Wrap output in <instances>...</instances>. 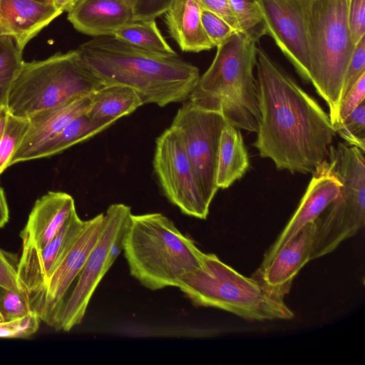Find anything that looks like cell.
Listing matches in <instances>:
<instances>
[{
    "label": "cell",
    "instance_id": "obj_1",
    "mask_svg": "<svg viewBox=\"0 0 365 365\" xmlns=\"http://www.w3.org/2000/svg\"><path fill=\"white\" fill-rule=\"evenodd\" d=\"M256 66L260 119L253 146L278 170L312 173L336 134L329 114L261 48Z\"/></svg>",
    "mask_w": 365,
    "mask_h": 365
},
{
    "label": "cell",
    "instance_id": "obj_2",
    "mask_svg": "<svg viewBox=\"0 0 365 365\" xmlns=\"http://www.w3.org/2000/svg\"><path fill=\"white\" fill-rule=\"evenodd\" d=\"M95 76L105 85L133 89L143 105L164 107L189 99L199 78V69L173 54L148 51L113 35L93 37L77 49Z\"/></svg>",
    "mask_w": 365,
    "mask_h": 365
},
{
    "label": "cell",
    "instance_id": "obj_3",
    "mask_svg": "<svg viewBox=\"0 0 365 365\" xmlns=\"http://www.w3.org/2000/svg\"><path fill=\"white\" fill-rule=\"evenodd\" d=\"M256 42L235 31L217 46L208 69L189 96V101L207 110L220 113L240 130L256 133L260 119L257 80Z\"/></svg>",
    "mask_w": 365,
    "mask_h": 365
},
{
    "label": "cell",
    "instance_id": "obj_4",
    "mask_svg": "<svg viewBox=\"0 0 365 365\" xmlns=\"http://www.w3.org/2000/svg\"><path fill=\"white\" fill-rule=\"evenodd\" d=\"M123 251L130 275L153 291L178 287L186 274L201 265L205 255L160 212L131 215Z\"/></svg>",
    "mask_w": 365,
    "mask_h": 365
},
{
    "label": "cell",
    "instance_id": "obj_5",
    "mask_svg": "<svg viewBox=\"0 0 365 365\" xmlns=\"http://www.w3.org/2000/svg\"><path fill=\"white\" fill-rule=\"evenodd\" d=\"M178 288L196 307H213L249 320L292 319L284 297L254 277H247L205 253L201 265L186 274Z\"/></svg>",
    "mask_w": 365,
    "mask_h": 365
},
{
    "label": "cell",
    "instance_id": "obj_6",
    "mask_svg": "<svg viewBox=\"0 0 365 365\" xmlns=\"http://www.w3.org/2000/svg\"><path fill=\"white\" fill-rule=\"evenodd\" d=\"M349 0H314L305 19L310 83L329 108L333 128L339 111L346 71L355 46L348 27Z\"/></svg>",
    "mask_w": 365,
    "mask_h": 365
},
{
    "label": "cell",
    "instance_id": "obj_7",
    "mask_svg": "<svg viewBox=\"0 0 365 365\" xmlns=\"http://www.w3.org/2000/svg\"><path fill=\"white\" fill-rule=\"evenodd\" d=\"M103 85L76 50L24 62L9 93L6 109L29 119L33 115L93 93Z\"/></svg>",
    "mask_w": 365,
    "mask_h": 365
},
{
    "label": "cell",
    "instance_id": "obj_8",
    "mask_svg": "<svg viewBox=\"0 0 365 365\" xmlns=\"http://www.w3.org/2000/svg\"><path fill=\"white\" fill-rule=\"evenodd\" d=\"M132 215L122 203L110 205L104 212V224L98 242L89 254L78 281L56 314L51 327L68 331L79 324L103 277L121 251L125 230Z\"/></svg>",
    "mask_w": 365,
    "mask_h": 365
},
{
    "label": "cell",
    "instance_id": "obj_9",
    "mask_svg": "<svg viewBox=\"0 0 365 365\" xmlns=\"http://www.w3.org/2000/svg\"><path fill=\"white\" fill-rule=\"evenodd\" d=\"M227 124L220 113L186 101L169 128L180 142L199 190L209 206L219 190L216 185L219 143Z\"/></svg>",
    "mask_w": 365,
    "mask_h": 365
},
{
    "label": "cell",
    "instance_id": "obj_10",
    "mask_svg": "<svg viewBox=\"0 0 365 365\" xmlns=\"http://www.w3.org/2000/svg\"><path fill=\"white\" fill-rule=\"evenodd\" d=\"M153 169L167 199L182 213L205 220L207 205L199 190L184 149L170 128L156 139Z\"/></svg>",
    "mask_w": 365,
    "mask_h": 365
},
{
    "label": "cell",
    "instance_id": "obj_11",
    "mask_svg": "<svg viewBox=\"0 0 365 365\" xmlns=\"http://www.w3.org/2000/svg\"><path fill=\"white\" fill-rule=\"evenodd\" d=\"M103 224L104 212L86 220L83 230L61 263L41 287L29 295L31 309L49 326L51 327L69 287L79 275L98 242Z\"/></svg>",
    "mask_w": 365,
    "mask_h": 365
},
{
    "label": "cell",
    "instance_id": "obj_12",
    "mask_svg": "<svg viewBox=\"0 0 365 365\" xmlns=\"http://www.w3.org/2000/svg\"><path fill=\"white\" fill-rule=\"evenodd\" d=\"M267 35L275 41L296 71L310 83L305 19L314 0H259Z\"/></svg>",
    "mask_w": 365,
    "mask_h": 365
},
{
    "label": "cell",
    "instance_id": "obj_13",
    "mask_svg": "<svg viewBox=\"0 0 365 365\" xmlns=\"http://www.w3.org/2000/svg\"><path fill=\"white\" fill-rule=\"evenodd\" d=\"M74 209L56 235L43 248L23 247L16 271L19 282L28 295L38 290L67 255L83 230Z\"/></svg>",
    "mask_w": 365,
    "mask_h": 365
},
{
    "label": "cell",
    "instance_id": "obj_14",
    "mask_svg": "<svg viewBox=\"0 0 365 365\" xmlns=\"http://www.w3.org/2000/svg\"><path fill=\"white\" fill-rule=\"evenodd\" d=\"M312 174V179L298 207L275 242L264 254L260 266L265 265L302 227L314 222L339 195L341 183L331 170L327 160L323 161Z\"/></svg>",
    "mask_w": 365,
    "mask_h": 365
},
{
    "label": "cell",
    "instance_id": "obj_15",
    "mask_svg": "<svg viewBox=\"0 0 365 365\" xmlns=\"http://www.w3.org/2000/svg\"><path fill=\"white\" fill-rule=\"evenodd\" d=\"M314 232V222L305 225L265 265L259 266L252 277L284 297L300 269L311 260Z\"/></svg>",
    "mask_w": 365,
    "mask_h": 365
},
{
    "label": "cell",
    "instance_id": "obj_16",
    "mask_svg": "<svg viewBox=\"0 0 365 365\" xmlns=\"http://www.w3.org/2000/svg\"><path fill=\"white\" fill-rule=\"evenodd\" d=\"M91 97L92 93L78 97L31 116L27 133L11 157L9 167L27 161L32 152L57 135L73 119L86 114L90 108Z\"/></svg>",
    "mask_w": 365,
    "mask_h": 365
},
{
    "label": "cell",
    "instance_id": "obj_17",
    "mask_svg": "<svg viewBox=\"0 0 365 365\" xmlns=\"http://www.w3.org/2000/svg\"><path fill=\"white\" fill-rule=\"evenodd\" d=\"M62 12L35 0H0V36H11L23 51L26 44Z\"/></svg>",
    "mask_w": 365,
    "mask_h": 365
},
{
    "label": "cell",
    "instance_id": "obj_18",
    "mask_svg": "<svg viewBox=\"0 0 365 365\" xmlns=\"http://www.w3.org/2000/svg\"><path fill=\"white\" fill-rule=\"evenodd\" d=\"M76 209L71 195L49 191L38 199L20 232L22 247L41 249L58 233L71 212Z\"/></svg>",
    "mask_w": 365,
    "mask_h": 365
},
{
    "label": "cell",
    "instance_id": "obj_19",
    "mask_svg": "<svg viewBox=\"0 0 365 365\" xmlns=\"http://www.w3.org/2000/svg\"><path fill=\"white\" fill-rule=\"evenodd\" d=\"M68 19L84 34L108 36L133 21V7L126 0H80L68 13Z\"/></svg>",
    "mask_w": 365,
    "mask_h": 365
},
{
    "label": "cell",
    "instance_id": "obj_20",
    "mask_svg": "<svg viewBox=\"0 0 365 365\" xmlns=\"http://www.w3.org/2000/svg\"><path fill=\"white\" fill-rule=\"evenodd\" d=\"M197 0H175L165 13L171 37L182 51L200 52L214 47L203 29Z\"/></svg>",
    "mask_w": 365,
    "mask_h": 365
},
{
    "label": "cell",
    "instance_id": "obj_21",
    "mask_svg": "<svg viewBox=\"0 0 365 365\" xmlns=\"http://www.w3.org/2000/svg\"><path fill=\"white\" fill-rule=\"evenodd\" d=\"M143 105L133 89L118 84L105 85L92 93L91 106L86 115L93 122L108 128Z\"/></svg>",
    "mask_w": 365,
    "mask_h": 365
},
{
    "label": "cell",
    "instance_id": "obj_22",
    "mask_svg": "<svg viewBox=\"0 0 365 365\" xmlns=\"http://www.w3.org/2000/svg\"><path fill=\"white\" fill-rule=\"evenodd\" d=\"M249 167V155L240 130L227 123L220 138L216 172L217 187L228 188L244 176Z\"/></svg>",
    "mask_w": 365,
    "mask_h": 365
},
{
    "label": "cell",
    "instance_id": "obj_23",
    "mask_svg": "<svg viewBox=\"0 0 365 365\" xmlns=\"http://www.w3.org/2000/svg\"><path fill=\"white\" fill-rule=\"evenodd\" d=\"M107 128L106 125L93 122L86 114L81 115L32 152L28 160L58 154L78 143L88 140Z\"/></svg>",
    "mask_w": 365,
    "mask_h": 365
},
{
    "label": "cell",
    "instance_id": "obj_24",
    "mask_svg": "<svg viewBox=\"0 0 365 365\" xmlns=\"http://www.w3.org/2000/svg\"><path fill=\"white\" fill-rule=\"evenodd\" d=\"M112 35L148 51L175 53L160 32L155 19L131 21L114 31Z\"/></svg>",
    "mask_w": 365,
    "mask_h": 365
},
{
    "label": "cell",
    "instance_id": "obj_25",
    "mask_svg": "<svg viewBox=\"0 0 365 365\" xmlns=\"http://www.w3.org/2000/svg\"><path fill=\"white\" fill-rule=\"evenodd\" d=\"M22 52L9 36H0V107L6 108L12 85L24 63Z\"/></svg>",
    "mask_w": 365,
    "mask_h": 365
},
{
    "label": "cell",
    "instance_id": "obj_26",
    "mask_svg": "<svg viewBox=\"0 0 365 365\" xmlns=\"http://www.w3.org/2000/svg\"><path fill=\"white\" fill-rule=\"evenodd\" d=\"M240 32L257 42L267 35V25L259 0H229Z\"/></svg>",
    "mask_w": 365,
    "mask_h": 365
},
{
    "label": "cell",
    "instance_id": "obj_27",
    "mask_svg": "<svg viewBox=\"0 0 365 365\" xmlns=\"http://www.w3.org/2000/svg\"><path fill=\"white\" fill-rule=\"evenodd\" d=\"M29 127V119L7 112L0 138V175L9 167L11 157L20 145Z\"/></svg>",
    "mask_w": 365,
    "mask_h": 365
},
{
    "label": "cell",
    "instance_id": "obj_28",
    "mask_svg": "<svg viewBox=\"0 0 365 365\" xmlns=\"http://www.w3.org/2000/svg\"><path fill=\"white\" fill-rule=\"evenodd\" d=\"M336 133L345 143L365 151V101H362L346 118L334 127Z\"/></svg>",
    "mask_w": 365,
    "mask_h": 365
},
{
    "label": "cell",
    "instance_id": "obj_29",
    "mask_svg": "<svg viewBox=\"0 0 365 365\" xmlns=\"http://www.w3.org/2000/svg\"><path fill=\"white\" fill-rule=\"evenodd\" d=\"M40 321L38 314L31 310L21 317L0 322V338H27L37 331Z\"/></svg>",
    "mask_w": 365,
    "mask_h": 365
},
{
    "label": "cell",
    "instance_id": "obj_30",
    "mask_svg": "<svg viewBox=\"0 0 365 365\" xmlns=\"http://www.w3.org/2000/svg\"><path fill=\"white\" fill-rule=\"evenodd\" d=\"M200 16L205 33L214 46H220L237 31L212 11L201 9Z\"/></svg>",
    "mask_w": 365,
    "mask_h": 365
},
{
    "label": "cell",
    "instance_id": "obj_31",
    "mask_svg": "<svg viewBox=\"0 0 365 365\" xmlns=\"http://www.w3.org/2000/svg\"><path fill=\"white\" fill-rule=\"evenodd\" d=\"M0 312L4 321H9L27 314L31 309L29 298L1 287Z\"/></svg>",
    "mask_w": 365,
    "mask_h": 365
},
{
    "label": "cell",
    "instance_id": "obj_32",
    "mask_svg": "<svg viewBox=\"0 0 365 365\" xmlns=\"http://www.w3.org/2000/svg\"><path fill=\"white\" fill-rule=\"evenodd\" d=\"M364 73H365V36L355 46L349 63L344 78L342 100Z\"/></svg>",
    "mask_w": 365,
    "mask_h": 365
},
{
    "label": "cell",
    "instance_id": "obj_33",
    "mask_svg": "<svg viewBox=\"0 0 365 365\" xmlns=\"http://www.w3.org/2000/svg\"><path fill=\"white\" fill-rule=\"evenodd\" d=\"M347 21L351 41L356 46L365 36V0H349Z\"/></svg>",
    "mask_w": 365,
    "mask_h": 365
},
{
    "label": "cell",
    "instance_id": "obj_34",
    "mask_svg": "<svg viewBox=\"0 0 365 365\" xmlns=\"http://www.w3.org/2000/svg\"><path fill=\"white\" fill-rule=\"evenodd\" d=\"M175 0H136L133 6V21L155 19L165 14Z\"/></svg>",
    "mask_w": 365,
    "mask_h": 365
},
{
    "label": "cell",
    "instance_id": "obj_35",
    "mask_svg": "<svg viewBox=\"0 0 365 365\" xmlns=\"http://www.w3.org/2000/svg\"><path fill=\"white\" fill-rule=\"evenodd\" d=\"M0 287L9 289L29 298L19 282L16 268L9 260L5 252L1 248Z\"/></svg>",
    "mask_w": 365,
    "mask_h": 365
},
{
    "label": "cell",
    "instance_id": "obj_36",
    "mask_svg": "<svg viewBox=\"0 0 365 365\" xmlns=\"http://www.w3.org/2000/svg\"><path fill=\"white\" fill-rule=\"evenodd\" d=\"M364 96L365 73L362 74L354 86L343 98L339 111V123L346 118L362 101H364Z\"/></svg>",
    "mask_w": 365,
    "mask_h": 365
},
{
    "label": "cell",
    "instance_id": "obj_37",
    "mask_svg": "<svg viewBox=\"0 0 365 365\" xmlns=\"http://www.w3.org/2000/svg\"><path fill=\"white\" fill-rule=\"evenodd\" d=\"M197 1L201 9L213 12L225 20L233 29L240 31L229 0H197Z\"/></svg>",
    "mask_w": 365,
    "mask_h": 365
},
{
    "label": "cell",
    "instance_id": "obj_38",
    "mask_svg": "<svg viewBox=\"0 0 365 365\" xmlns=\"http://www.w3.org/2000/svg\"><path fill=\"white\" fill-rule=\"evenodd\" d=\"M9 218V207L3 188L0 186V228L4 227Z\"/></svg>",
    "mask_w": 365,
    "mask_h": 365
},
{
    "label": "cell",
    "instance_id": "obj_39",
    "mask_svg": "<svg viewBox=\"0 0 365 365\" xmlns=\"http://www.w3.org/2000/svg\"><path fill=\"white\" fill-rule=\"evenodd\" d=\"M53 6L61 11L62 13L63 11H67L68 13L71 11V9L74 6L73 0H51Z\"/></svg>",
    "mask_w": 365,
    "mask_h": 365
},
{
    "label": "cell",
    "instance_id": "obj_40",
    "mask_svg": "<svg viewBox=\"0 0 365 365\" xmlns=\"http://www.w3.org/2000/svg\"><path fill=\"white\" fill-rule=\"evenodd\" d=\"M7 112L8 111L6 108L0 107V138L4 129Z\"/></svg>",
    "mask_w": 365,
    "mask_h": 365
},
{
    "label": "cell",
    "instance_id": "obj_41",
    "mask_svg": "<svg viewBox=\"0 0 365 365\" xmlns=\"http://www.w3.org/2000/svg\"><path fill=\"white\" fill-rule=\"evenodd\" d=\"M35 1H39V2H42V3L51 4V0H35Z\"/></svg>",
    "mask_w": 365,
    "mask_h": 365
},
{
    "label": "cell",
    "instance_id": "obj_42",
    "mask_svg": "<svg viewBox=\"0 0 365 365\" xmlns=\"http://www.w3.org/2000/svg\"><path fill=\"white\" fill-rule=\"evenodd\" d=\"M128 3L133 7L136 0H126Z\"/></svg>",
    "mask_w": 365,
    "mask_h": 365
},
{
    "label": "cell",
    "instance_id": "obj_43",
    "mask_svg": "<svg viewBox=\"0 0 365 365\" xmlns=\"http://www.w3.org/2000/svg\"><path fill=\"white\" fill-rule=\"evenodd\" d=\"M4 322V319L2 314L0 312V322Z\"/></svg>",
    "mask_w": 365,
    "mask_h": 365
},
{
    "label": "cell",
    "instance_id": "obj_44",
    "mask_svg": "<svg viewBox=\"0 0 365 365\" xmlns=\"http://www.w3.org/2000/svg\"><path fill=\"white\" fill-rule=\"evenodd\" d=\"M80 0H73V2H74V5Z\"/></svg>",
    "mask_w": 365,
    "mask_h": 365
}]
</instances>
